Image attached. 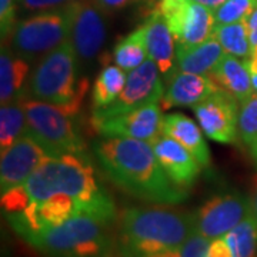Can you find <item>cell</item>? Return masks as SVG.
Segmentation results:
<instances>
[{"label": "cell", "instance_id": "6da1fadb", "mask_svg": "<svg viewBox=\"0 0 257 257\" xmlns=\"http://www.w3.org/2000/svg\"><path fill=\"white\" fill-rule=\"evenodd\" d=\"M55 194L73 197L83 214L93 216L111 224L116 219V206L110 194L101 186L93 166L83 155L66 153L45 160L22 186L2 194L5 214H13L30 203L43 202Z\"/></svg>", "mask_w": 257, "mask_h": 257}, {"label": "cell", "instance_id": "7a4b0ae2", "mask_svg": "<svg viewBox=\"0 0 257 257\" xmlns=\"http://www.w3.org/2000/svg\"><path fill=\"white\" fill-rule=\"evenodd\" d=\"M93 152L111 182L124 192L156 204H179L187 190L176 186L159 163L150 142L101 136Z\"/></svg>", "mask_w": 257, "mask_h": 257}, {"label": "cell", "instance_id": "3957f363", "mask_svg": "<svg viewBox=\"0 0 257 257\" xmlns=\"http://www.w3.org/2000/svg\"><path fill=\"white\" fill-rule=\"evenodd\" d=\"M193 233V213L163 207H130L120 217L119 250L130 257L153 256L180 247Z\"/></svg>", "mask_w": 257, "mask_h": 257}, {"label": "cell", "instance_id": "277c9868", "mask_svg": "<svg viewBox=\"0 0 257 257\" xmlns=\"http://www.w3.org/2000/svg\"><path fill=\"white\" fill-rule=\"evenodd\" d=\"M107 226L93 216L77 214L26 243L46 257H100L113 250Z\"/></svg>", "mask_w": 257, "mask_h": 257}, {"label": "cell", "instance_id": "5b68a950", "mask_svg": "<svg viewBox=\"0 0 257 257\" xmlns=\"http://www.w3.org/2000/svg\"><path fill=\"white\" fill-rule=\"evenodd\" d=\"M28 132L46 147L53 156L66 153L83 155L84 142L76 126V113L67 104H55L23 96L22 99Z\"/></svg>", "mask_w": 257, "mask_h": 257}, {"label": "cell", "instance_id": "8992f818", "mask_svg": "<svg viewBox=\"0 0 257 257\" xmlns=\"http://www.w3.org/2000/svg\"><path fill=\"white\" fill-rule=\"evenodd\" d=\"M73 12L70 2L63 8L45 10L19 22L10 36V49L26 60L50 53L70 39Z\"/></svg>", "mask_w": 257, "mask_h": 257}, {"label": "cell", "instance_id": "52a82bcc", "mask_svg": "<svg viewBox=\"0 0 257 257\" xmlns=\"http://www.w3.org/2000/svg\"><path fill=\"white\" fill-rule=\"evenodd\" d=\"M77 53L72 40H66L47 53L29 80V97L55 104L73 100L77 89Z\"/></svg>", "mask_w": 257, "mask_h": 257}, {"label": "cell", "instance_id": "ba28073f", "mask_svg": "<svg viewBox=\"0 0 257 257\" xmlns=\"http://www.w3.org/2000/svg\"><path fill=\"white\" fill-rule=\"evenodd\" d=\"M251 214V200L239 190L213 194L193 213L194 231L209 240L223 237Z\"/></svg>", "mask_w": 257, "mask_h": 257}, {"label": "cell", "instance_id": "9c48e42d", "mask_svg": "<svg viewBox=\"0 0 257 257\" xmlns=\"http://www.w3.org/2000/svg\"><path fill=\"white\" fill-rule=\"evenodd\" d=\"M162 109L160 101H152L119 114L92 117L93 128L101 136L138 139L152 143L159 135H162Z\"/></svg>", "mask_w": 257, "mask_h": 257}, {"label": "cell", "instance_id": "30bf717a", "mask_svg": "<svg viewBox=\"0 0 257 257\" xmlns=\"http://www.w3.org/2000/svg\"><path fill=\"white\" fill-rule=\"evenodd\" d=\"M159 73V67L150 59L140 64L138 69L128 72L124 89L119 94V97L107 107L93 110L92 117L113 116L142 107L152 101H160L165 92V86L160 80Z\"/></svg>", "mask_w": 257, "mask_h": 257}, {"label": "cell", "instance_id": "8fae6325", "mask_svg": "<svg viewBox=\"0 0 257 257\" xmlns=\"http://www.w3.org/2000/svg\"><path fill=\"white\" fill-rule=\"evenodd\" d=\"M239 100L223 90H214L193 107L204 135L211 140L230 145L237 138Z\"/></svg>", "mask_w": 257, "mask_h": 257}, {"label": "cell", "instance_id": "7c38bea8", "mask_svg": "<svg viewBox=\"0 0 257 257\" xmlns=\"http://www.w3.org/2000/svg\"><path fill=\"white\" fill-rule=\"evenodd\" d=\"M53 155L32 133H25L18 142L2 153L0 190L2 194L19 187L45 160Z\"/></svg>", "mask_w": 257, "mask_h": 257}, {"label": "cell", "instance_id": "4fadbf2b", "mask_svg": "<svg viewBox=\"0 0 257 257\" xmlns=\"http://www.w3.org/2000/svg\"><path fill=\"white\" fill-rule=\"evenodd\" d=\"M73 23L70 40L83 60L97 57L106 42V22L97 3L73 2Z\"/></svg>", "mask_w": 257, "mask_h": 257}, {"label": "cell", "instance_id": "5bb4252c", "mask_svg": "<svg viewBox=\"0 0 257 257\" xmlns=\"http://www.w3.org/2000/svg\"><path fill=\"white\" fill-rule=\"evenodd\" d=\"M152 146L159 163L176 186L187 189L194 183L202 166L182 143L162 133L152 142Z\"/></svg>", "mask_w": 257, "mask_h": 257}, {"label": "cell", "instance_id": "9a60e30c", "mask_svg": "<svg viewBox=\"0 0 257 257\" xmlns=\"http://www.w3.org/2000/svg\"><path fill=\"white\" fill-rule=\"evenodd\" d=\"M166 87L160 104L163 109L194 107L217 90L206 74L172 70L165 76Z\"/></svg>", "mask_w": 257, "mask_h": 257}, {"label": "cell", "instance_id": "2e32d148", "mask_svg": "<svg viewBox=\"0 0 257 257\" xmlns=\"http://www.w3.org/2000/svg\"><path fill=\"white\" fill-rule=\"evenodd\" d=\"M216 89L234 96L239 103L253 94L248 60L224 53L219 64L206 74Z\"/></svg>", "mask_w": 257, "mask_h": 257}, {"label": "cell", "instance_id": "e0dca14e", "mask_svg": "<svg viewBox=\"0 0 257 257\" xmlns=\"http://www.w3.org/2000/svg\"><path fill=\"white\" fill-rule=\"evenodd\" d=\"M145 36H146L147 56L153 60L159 67V72L167 76L176 64L175 37L170 29L156 10L146 19L145 25Z\"/></svg>", "mask_w": 257, "mask_h": 257}, {"label": "cell", "instance_id": "ac0fdd59", "mask_svg": "<svg viewBox=\"0 0 257 257\" xmlns=\"http://www.w3.org/2000/svg\"><path fill=\"white\" fill-rule=\"evenodd\" d=\"M162 133L182 143L196 157L202 167L210 166V150L203 138L202 127H199L192 119L182 113L163 116Z\"/></svg>", "mask_w": 257, "mask_h": 257}, {"label": "cell", "instance_id": "d6986e66", "mask_svg": "<svg viewBox=\"0 0 257 257\" xmlns=\"http://www.w3.org/2000/svg\"><path fill=\"white\" fill-rule=\"evenodd\" d=\"M29 62L16 55L10 47L2 46L0 53V101L8 104L22 99L26 94L29 83Z\"/></svg>", "mask_w": 257, "mask_h": 257}, {"label": "cell", "instance_id": "ffe728a7", "mask_svg": "<svg viewBox=\"0 0 257 257\" xmlns=\"http://www.w3.org/2000/svg\"><path fill=\"white\" fill-rule=\"evenodd\" d=\"M224 55L219 40L211 36L202 45L176 52V64L173 70L184 73L207 74L211 72Z\"/></svg>", "mask_w": 257, "mask_h": 257}, {"label": "cell", "instance_id": "44dd1931", "mask_svg": "<svg viewBox=\"0 0 257 257\" xmlns=\"http://www.w3.org/2000/svg\"><path fill=\"white\" fill-rule=\"evenodd\" d=\"M214 28H216V22L211 9L193 0L182 33L176 39L177 52L187 50L204 43L213 36Z\"/></svg>", "mask_w": 257, "mask_h": 257}, {"label": "cell", "instance_id": "7402d4cb", "mask_svg": "<svg viewBox=\"0 0 257 257\" xmlns=\"http://www.w3.org/2000/svg\"><path fill=\"white\" fill-rule=\"evenodd\" d=\"M127 76L119 66H106L97 76L93 86V110L104 109L119 97L123 92Z\"/></svg>", "mask_w": 257, "mask_h": 257}, {"label": "cell", "instance_id": "603a6c76", "mask_svg": "<svg viewBox=\"0 0 257 257\" xmlns=\"http://www.w3.org/2000/svg\"><path fill=\"white\" fill-rule=\"evenodd\" d=\"M147 47L145 28L140 26L123 37L113 49L114 63L124 72H132L146 62Z\"/></svg>", "mask_w": 257, "mask_h": 257}, {"label": "cell", "instance_id": "cb8c5ba5", "mask_svg": "<svg viewBox=\"0 0 257 257\" xmlns=\"http://www.w3.org/2000/svg\"><path fill=\"white\" fill-rule=\"evenodd\" d=\"M28 133V120L23 103L19 99L0 109V149L5 153L15 142Z\"/></svg>", "mask_w": 257, "mask_h": 257}, {"label": "cell", "instance_id": "d4e9b609", "mask_svg": "<svg viewBox=\"0 0 257 257\" xmlns=\"http://www.w3.org/2000/svg\"><path fill=\"white\" fill-rule=\"evenodd\" d=\"M213 36L219 40L224 53L236 56L244 60H250L253 49L248 39L246 20L224 25V26H216Z\"/></svg>", "mask_w": 257, "mask_h": 257}, {"label": "cell", "instance_id": "484cf974", "mask_svg": "<svg viewBox=\"0 0 257 257\" xmlns=\"http://www.w3.org/2000/svg\"><path fill=\"white\" fill-rule=\"evenodd\" d=\"M233 257H256L257 223L251 214L223 236Z\"/></svg>", "mask_w": 257, "mask_h": 257}, {"label": "cell", "instance_id": "4316f807", "mask_svg": "<svg viewBox=\"0 0 257 257\" xmlns=\"http://www.w3.org/2000/svg\"><path fill=\"white\" fill-rule=\"evenodd\" d=\"M237 136L247 146L257 140V92L240 103Z\"/></svg>", "mask_w": 257, "mask_h": 257}, {"label": "cell", "instance_id": "83f0119b", "mask_svg": "<svg viewBox=\"0 0 257 257\" xmlns=\"http://www.w3.org/2000/svg\"><path fill=\"white\" fill-rule=\"evenodd\" d=\"M257 8V0H226L217 9H214L216 26L243 22Z\"/></svg>", "mask_w": 257, "mask_h": 257}, {"label": "cell", "instance_id": "f1b7e54d", "mask_svg": "<svg viewBox=\"0 0 257 257\" xmlns=\"http://www.w3.org/2000/svg\"><path fill=\"white\" fill-rule=\"evenodd\" d=\"M209 244H210V240L204 237L200 233L194 231L180 247L166 250V251L149 257H207Z\"/></svg>", "mask_w": 257, "mask_h": 257}, {"label": "cell", "instance_id": "f546056e", "mask_svg": "<svg viewBox=\"0 0 257 257\" xmlns=\"http://www.w3.org/2000/svg\"><path fill=\"white\" fill-rule=\"evenodd\" d=\"M16 3L18 0H0V32L2 42L9 39L16 28Z\"/></svg>", "mask_w": 257, "mask_h": 257}, {"label": "cell", "instance_id": "4dcf8cb0", "mask_svg": "<svg viewBox=\"0 0 257 257\" xmlns=\"http://www.w3.org/2000/svg\"><path fill=\"white\" fill-rule=\"evenodd\" d=\"M66 0H22V5L26 10L32 12H45V10L55 9L57 6H60Z\"/></svg>", "mask_w": 257, "mask_h": 257}, {"label": "cell", "instance_id": "1f68e13d", "mask_svg": "<svg viewBox=\"0 0 257 257\" xmlns=\"http://www.w3.org/2000/svg\"><path fill=\"white\" fill-rule=\"evenodd\" d=\"M207 257H233L229 244L224 240V237H217V239L210 240L209 250H207Z\"/></svg>", "mask_w": 257, "mask_h": 257}, {"label": "cell", "instance_id": "d6a6232c", "mask_svg": "<svg viewBox=\"0 0 257 257\" xmlns=\"http://www.w3.org/2000/svg\"><path fill=\"white\" fill-rule=\"evenodd\" d=\"M246 26H247L248 39H250L251 49H256L257 47V8L253 10V13L246 19Z\"/></svg>", "mask_w": 257, "mask_h": 257}, {"label": "cell", "instance_id": "836d02e7", "mask_svg": "<svg viewBox=\"0 0 257 257\" xmlns=\"http://www.w3.org/2000/svg\"><path fill=\"white\" fill-rule=\"evenodd\" d=\"M132 0H97V5L103 10H119L127 6Z\"/></svg>", "mask_w": 257, "mask_h": 257}, {"label": "cell", "instance_id": "e575fe53", "mask_svg": "<svg viewBox=\"0 0 257 257\" xmlns=\"http://www.w3.org/2000/svg\"><path fill=\"white\" fill-rule=\"evenodd\" d=\"M196 3H200L203 6H206V8H209V9H217L220 5H223L226 0H194Z\"/></svg>", "mask_w": 257, "mask_h": 257}, {"label": "cell", "instance_id": "d590c367", "mask_svg": "<svg viewBox=\"0 0 257 257\" xmlns=\"http://www.w3.org/2000/svg\"><path fill=\"white\" fill-rule=\"evenodd\" d=\"M250 200H251V217H253L254 221L257 223V184H256V189H254V193H253V196L250 197Z\"/></svg>", "mask_w": 257, "mask_h": 257}, {"label": "cell", "instance_id": "8d00e7d4", "mask_svg": "<svg viewBox=\"0 0 257 257\" xmlns=\"http://www.w3.org/2000/svg\"><path fill=\"white\" fill-rule=\"evenodd\" d=\"M100 257H130V256H126L124 253H121L120 250H117V253H114L113 250H110L109 253H106V254H103Z\"/></svg>", "mask_w": 257, "mask_h": 257}, {"label": "cell", "instance_id": "74e56055", "mask_svg": "<svg viewBox=\"0 0 257 257\" xmlns=\"http://www.w3.org/2000/svg\"><path fill=\"white\" fill-rule=\"evenodd\" d=\"M250 152H251V157H253V160L257 166V140L250 146Z\"/></svg>", "mask_w": 257, "mask_h": 257}, {"label": "cell", "instance_id": "f35d334b", "mask_svg": "<svg viewBox=\"0 0 257 257\" xmlns=\"http://www.w3.org/2000/svg\"><path fill=\"white\" fill-rule=\"evenodd\" d=\"M251 73V84H253V90L257 92V70L256 72H250Z\"/></svg>", "mask_w": 257, "mask_h": 257}, {"label": "cell", "instance_id": "ab89813d", "mask_svg": "<svg viewBox=\"0 0 257 257\" xmlns=\"http://www.w3.org/2000/svg\"><path fill=\"white\" fill-rule=\"evenodd\" d=\"M18 2H22V0H18Z\"/></svg>", "mask_w": 257, "mask_h": 257}]
</instances>
